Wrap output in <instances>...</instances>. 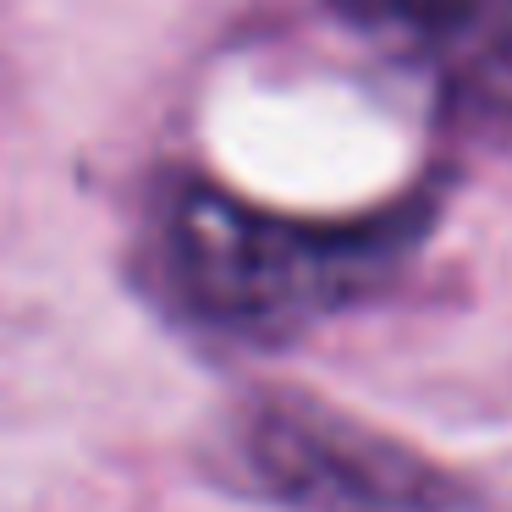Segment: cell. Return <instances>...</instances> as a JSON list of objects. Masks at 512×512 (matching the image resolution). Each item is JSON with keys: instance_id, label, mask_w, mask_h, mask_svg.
Returning a JSON list of instances; mask_svg holds the SVG:
<instances>
[{"instance_id": "cell-1", "label": "cell", "mask_w": 512, "mask_h": 512, "mask_svg": "<svg viewBox=\"0 0 512 512\" xmlns=\"http://www.w3.org/2000/svg\"><path fill=\"white\" fill-rule=\"evenodd\" d=\"M424 221V199L358 221H303L210 182H182L160 204L155 259L166 292L199 325L226 336H287L369 298L413 254Z\"/></svg>"}, {"instance_id": "cell-2", "label": "cell", "mask_w": 512, "mask_h": 512, "mask_svg": "<svg viewBox=\"0 0 512 512\" xmlns=\"http://www.w3.org/2000/svg\"><path fill=\"white\" fill-rule=\"evenodd\" d=\"M237 457L292 512H496L419 446L303 391L248 397L237 408Z\"/></svg>"}, {"instance_id": "cell-3", "label": "cell", "mask_w": 512, "mask_h": 512, "mask_svg": "<svg viewBox=\"0 0 512 512\" xmlns=\"http://www.w3.org/2000/svg\"><path fill=\"white\" fill-rule=\"evenodd\" d=\"M331 12L430 72L463 111L512 116V0H331Z\"/></svg>"}]
</instances>
